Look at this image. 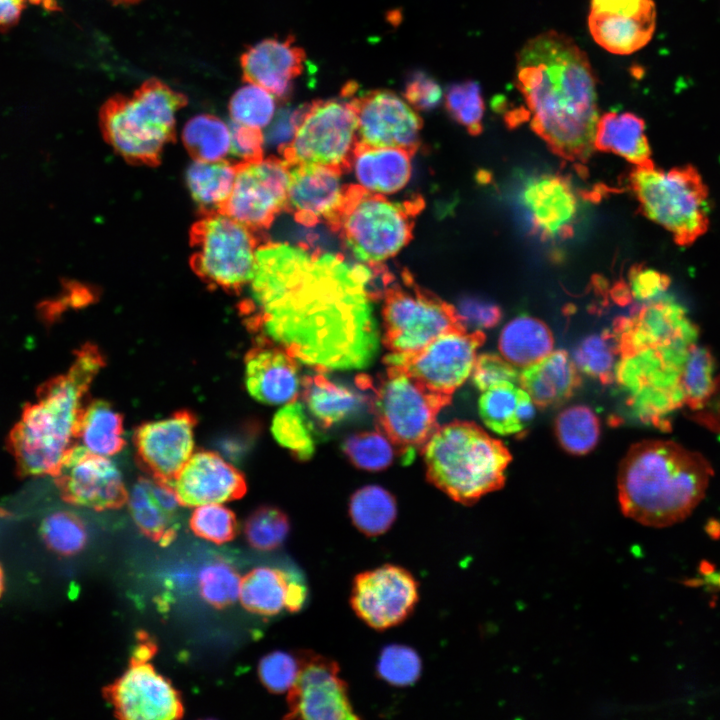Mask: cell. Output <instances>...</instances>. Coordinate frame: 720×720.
Masks as SVG:
<instances>
[{"label":"cell","instance_id":"1","mask_svg":"<svg viewBox=\"0 0 720 720\" xmlns=\"http://www.w3.org/2000/svg\"><path fill=\"white\" fill-rule=\"evenodd\" d=\"M374 267L302 244L258 245L244 287L248 327L317 371L367 367L380 344Z\"/></svg>","mask_w":720,"mask_h":720},{"label":"cell","instance_id":"2","mask_svg":"<svg viewBox=\"0 0 720 720\" xmlns=\"http://www.w3.org/2000/svg\"><path fill=\"white\" fill-rule=\"evenodd\" d=\"M516 82L536 134L560 157L586 160L599 115L596 79L585 52L564 34L541 33L521 48Z\"/></svg>","mask_w":720,"mask_h":720},{"label":"cell","instance_id":"3","mask_svg":"<svg viewBox=\"0 0 720 720\" xmlns=\"http://www.w3.org/2000/svg\"><path fill=\"white\" fill-rule=\"evenodd\" d=\"M711 475L712 468L702 455L675 442H638L619 465L621 510L645 526L673 525L701 502Z\"/></svg>","mask_w":720,"mask_h":720},{"label":"cell","instance_id":"4","mask_svg":"<svg viewBox=\"0 0 720 720\" xmlns=\"http://www.w3.org/2000/svg\"><path fill=\"white\" fill-rule=\"evenodd\" d=\"M103 367L98 347L84 344L65 373L39 386L36 400L25 405L8 436L19 475L53 476L73 446L84 397Z\"/></svg>","mask_w":720,"mask_h":720},{"label":"cell","instance_id":"5","mask_svg":"<svg viewBox=\"0 0 720 720\" xmlns=\"http://www.w3.org/2000/svg\"><path fill=\"white\" fill-rule=\"evenodd\" d=\"M423 453L429 481L465 505L500 489L511 461L501 441L475 423L459 420L438 426Z\"/></svg>","mask_w":720,"mask_h":720},{"label":"cell","instance_id":"6","mask_svg":"<svg viewBox=\"0 0 720 720\" xmlns=\"http://www.w3.org/2000/svg\"><path fill=\"white\" fill-rule=\"evenodd\" d=\"M186 97L160 80L145 81L130 96H114L100 114L113 149L134 162L157 160L175 134L177 112Z\"/></svg>","mask_w":720,"mask_h":720},{"label":"cell","instance_id":"7","mask_svg":"<svg viewBox=\"0 0 720 720\" xmlns=\"http://www.w3.org/2000/svg\"><path fill=\"white\" fill-rule=\"evenodd\" d=\"M629 180L641 212L668 231L679 246H689L705 234L708 190L696 168L638 166Z\"/></svg>","mask_w":720,"mask_h":720},{"label":"cell","instance_id":"8","mask_svg":"<svg viewBox=\"0 0 720 720\" xmlns=\"http://www.w3.org/2000/svg\"><path fill=\"white\" fill-rule=\"evenodd\" d=\"M357 383L371 391L377 427L407 463L438 427L437 415L451 401V397L428 390L395 366H387L376 380L360 376Z\"/></svg>","mask_w":720,"mask_h":720},{"label":"cell","instance_id":"9","mask_svg":"<svg viewBox=\"0 0 720 720\" xmlns=\"http://www.w3.org/2000/svg\"><path fill=\"white\" fill-rule=\"evenodd\" d=\"M351 186L335 225L346 248L357 262L375 267L397 255L409 242L413 209Z\"/></svg>","mask_w":720,"mask_h":720},{"label":"cell","instance_id":"10","mask_svg":"<svg viewBox=\"0 0 720 720\" xmlns=\"http://www.w3.org/2000/svg\"><path fill=\"white\" fill-rule=\"evenodd\" d=\"M253 231L224 210L208 212L193 229L194 270L218 288H243L258 247Z\"/></svg>","mask_w":720,"mask_h":720},{"label":"cell","instance_id":"11","mask_svg":"<svg viewBox=\"0 0 720 720\" xmlns=\"http://www.w3.org/2000/svg\"><path fill=\"white\" fill-rule=\"evenodd\" d=\"M357 116L347 95L305 105L296 133L283 151L292 164L348 168L358 145Z\"/></svg>","mask_w":720,"mask_h":720},{"label":"cell","instance_id":"12","mask_svg":"<svg viewBox=\"0 0 720 720\" xmlns=\"http://www.w3.org/2000/svg\"><path fill=\"white\" fill-rule=\"evenodd\" d=\"M381 314L382 343L390 353L417 351L439 335L464 327L453 306L416 287L388 288Z\"/></svg>","mask_w":720,"mask_h":720},{"label":"cell","instance_id":"13","mask_svg":"<svg viewBox=\"0 0 720 720\" xmlns=\"http://www.w3.org/2000/svg\"><path fill=\"white\" fill-rule=\"evenodd\" d=\"M484 339L483 331L459 327L439 335L417 351L389 353L384 362L386 366L402 369L428 390L451 397L471 376Z\"/></svg>","mask_w":720,"mask_h":720},{"label":"cell","instance_id":"14","mask_svg":"<svg viewBox=\"0 0 720 720\" xmlns=\"http://www.w3.org/2000/svg\"><path fill=\"white\" fill-rule=\"evenodd\" d=\"M513 204L529 232L543 240L569 237L578 215V199L567 178L535 173L520 178Z\"/></svg>","mask_w":720,"mask_h":720},{"label":"cell","instance_id":"15","mask_svg":"<svg viewBox=\"0 0 720 720\" xmlns=\"http://www.w3.org/2000/svg\"><path fill=\"white\" fill-rule=\"evenodd\" d=\"M290 165L263 156L241 163L223 210L251 228L262 229L286 208Z\"/></svg>","mask_w":720,"mask_h":720},{"label":"cell","instance_id":"16","mask_svg":"<svg viewBox=\"0 0 720 720\" xmlns=\"http://www.w3.org/2000/svg\"><path fill=\"white\" fill-rule=\"evenodd\" d=\"M418 599L414 576L401 566L385 564L354 578L350 603L364 623L385 630L407 619Z\"/></svg>","mask_w":720,"mask_h":720},{"label":"cell","instance_id":"17","mask_svg":"<svg viewBox=\"0 0 720 720\" xmlns=\"http://www.w3.org/2000/svg\"><path fill=\"white\" fill-rule=\"evenodd\" d=\"M298 677L288 691L285 718L305 720H355L348 686L339 665L331 658L303 651Z\"/></svg>","mask_w":720,"mask_h":720},{"label":"cell","instance_id":"18","mask_svg":"<svg viewBox=\"0 0 720 720\" xmlns=\"http://www.w3.org/2000/svg\"><path fill=\"white\" fill-rule=\"evenodd\" d=\"M62 499L95 510L116 509L127 502L121 472L106 456L72 446L53 474Z\"/></svg>","mask_w":720,"mask_h":720},{"label":"cell","instance_id":"19","mask_svg":"<svg viewBox=\"0 0 720 720\" xmlns=\"http://www.w3.org/2000/svg\"><path fill=\"white\" fill-rule=\"evenodd\" d=\"M354 92L353 83L343 90L356 111L360 144L412 152L416 149L422 120L405 99L389 90H372L358 96Z\"/></svg>","mask_w":720,"mask_h":720},{"label":"cell","instance_id":"20","mask_svg":"<svg viewBox=\"0 0 720 720\" xmlns=\"http://www.w3.org/2000/svg\"><path fill=\"white\" fill-rule=\"evenodd\" d=\"M148 661L131 659L124 674L104 688L105 699L120 719L181 718L183 705L180 694Z\"/></svg>","mask_w":720,"mask_h":720},{"label":"cell","instance_id":"21","mask_svg":"<svg viewBox=\"0 0 720 720\" xmlns=\"http://www.w3.org/2000/svg\"><path fill=\"white\" fill-rule=\"evenodd\" d=\"M341 171L317 164L290 165L286 208L303 224L335 227L351 189Z\"/></svg>","mask_w":720,"mask_h":720},{"label":"cell","instance_id":"22","mask_svg":"<svg viewBox=\"0 0 720 720\" xmlns=\"http://www.w3.org/2000/svg\"><path fill=\"white\" fill-rule=\"evenodd\" d=\"M196 417L188 410L140 425L134 434L140 463L154 478L171 483L193 454Z\"/></svg>","mask_w":720,"mask_h":720},{"label":"cell","instance_id":"23","mask_svg":"<svg viewBox=\"0 0 720 720\" xmlns=\"http://www.w3.org/2000/svg\"><path fill=\"white\" fill-rule=\"evenodd\" d=\"M171 485L180 504L188 507L236 500L247 490L242 473L212 451L192 454Z\"/></svg>","mask_w":720,"mask_h":720},{"label":"cell","instance_id":"24","mask_svg":"<svg viewBox=\"0 0 720 720\" xmlns=\"http://www.w3.org/2000/svg\"><path fill=\"white\" fill-rule=\"evenodd\" d=\"M306 55L292 37L265 39L245 51L240 59L247 83L268 90L277 99H286L293 81L303 72Z\"/></svg>","mask_w":720,"mask_h":720},{"label":"cell","instance_id":"25","mask_svg":"<svg viewBox=\"0 0 720 720\" xmlns=\"http://www.w3.org/2000/svg\"><path fill=\"white\" fill-rule=\"evenodd\" d=\"M245 385L248 393L267 405L295 400L301 387L298 361L271 344L258 343L245 356Z\"/></svg>","mask_w":720,"mask_h":720},{"label":"cell","instance_id":"26","mask_svg":"<svg viewBox=\"0 0 720 720\" xmlns=\"http://www.w3.org/2000/svg\"><path fill=\"white\" fill-rule=\"evenodd\" d=\"M127 502L133 520L145 536L161 545L174 540L181 504L171 483L154 477L141 478L132 487Z\"/></svg>","mask_w":720,"mask_h":720},{"label":"cell","instance_id":"27","mask_svg":"<svg viewBox=\"0 0 720 720\" xmlns=\"http://www.w3.org/2000/svg\"><path fill=\"white\" fill-rule=\"evenodd\" d=\"M412 151L397 147L366 146L358 143L348 168L356 187L388 196L402 190L412 174Z\"/></svg>","mask_w":720,"mask_h":720},{"label":"cell","instance_id":"28","mask_svg":"<svg viewBox=\"0 0 720 720\" xmlns=\"http://www.w3.org/2000/svg\"><path fill=\"white\" fill-rule=\"evenodd\" d=\"M579 383V370L564 350H553L538 362L521 369L519 375V385L538 407L563 402Z\"/></svg>","mask_w":720,"mask_h":720},{"label":"cell","instance_id":"29","mask_svg":"<svg viewBox=\"0 0 720 720\" xmlns=\"http://www.w3.org/2000/svg\"><path fill=\"white\" fill-rule=\"evenodd\" d=\"M478 406L485 425L500 435L524 431L536 407L528 393L516 383H504L483 391Z\"/></svg>","mask_w":720,"mask_h":720},{"label":"cell","instance_id":"30","mask_svg":"<svg viewBox=\"0 0 720 720\" xmlns=\"http://www.w3.org/2000/svg\"><path fill=\"white\" fill-rule=\"evenodd\" d=\"M594 148L613 152L635 167L653 164L644 121L630 112H607L599 117Z\"/></svg>","mask_w":720,"mask_h":720},{"label":"cell","instance_id":"31","mask_svg":"<svg viewBox=\"0 0 720 720\" xmlns=\"http://www.w3.org/2000/svg\"><path fill=\"white\" fill-rule=\"evenodd\" d=\"M553 346L549 327L528 315L510 320L500 332L498 340L500 355L519 370L547 356L553 351Z\"/></svg>","mask_w":720,"mask_h":720},{"label":"cell","instance_id":"32","mask_svg":"<svg viewBox=\"0 0 720 720\" xmlns=\"http://www.w3.org/2000/svg\"><path fill=\"white\" fill-rule=\"evenodd\" d=\"M76 439L92 453L117 454L125 445L122 416L108 402L94 400L83 407Z\"/></svg>","mask_w":720,"mask_h":720},{"label":"cell","instance_id":"33","mask_svg":"<svg viewBox=\"0 0 720 720\" xmlns=\"http://www.w3.org/2000/svg\"><path fill=\"white\" fill-rule=\"evenodd\" d=\"M296 576L286 571L259 567L241 581L240 600L248 611L273 616L287 608L288 596Z\"/></svg>","mask_w":720,"mask_h":720},{"label":"cell","instance_id":"34","mask_svg":"<svg viewBox=\"0 0 720 720\" xmlns=\"http://www.w3.org/2000/svg\"><path fill=\"white\" fill-rule=\"evenodd\" d=\"M237 167L223 160L194 159L185 182L192 199L208 212L223 210L233 188Z\"/></svg>","mask_w":720,"mask_h":720},{"label":"cell","instance_id":"35","mask_svg":"<svg viewBox=\"0 0 720 720\" xmlns=\"http://www.w3.org/2000/svg\"><path fill=\"white\" fill-rule=\"evenodd\" d=\"M302 397L309 412L329 427L349 416L359 405V396L318 371L301 379Z\"/></svg>","mask_w":720,"mask_h":720},{"label":"cell","instance_id":"36","mask_svg":"<svg viewBox=\"0 0 720 720\" xmlns=\"http://www.w3.org/2000/svg\"><path fill=\"white\" fill-rule=\"evenodd\" d=\"M588 26L593 39L607 51L627 55L644 47L652 38L656 14L616 19L589 14Z\"/></svg>","mask_w":720,"mask_h":720},{"label":"cell","instance_id":"37","mask_svg":"<svg viewBox=\"0 0 720 720\" xmlns=\"http://www.w3.org/2000/svg\"><path fill=\"white\" fill-rule=\"evenodd\" d=\"M353 525L366 536H378L390 529L397 515L394 496L377 485L364 486L353 493L349 502Z\"/></svg>","mask_w":720,"mask_h":720},{"label":"cell","instance_id":"38","mask_svg":"<svg viewBox=\"0 0 720 720\" xmlns=\"http://www.w3.org/2000/svg\"><path fill=\"white\" fill-rule=\"evenodd\" d=\"M182 140L194 159H227L231 149V125L215 115L199 114L184 125Z\"/></svg>","mask_w":720,"mask_h":720},{"label":"cell","instance_id":"39","mask_svg":"<svg viewBox=\"0 0 720 720\" xmlns=\"http://www.w3.org/2000/svg\"><path fill=\"white\" fill-rule=\"evenodd\" d=\"M555 433L563 449L573 455H584L598 443L600 421L589 407L573 405L557 416Z\"/></svg>","mask_w":720,"mask_h":720},{"label":"cell","instance_id":"40","mask_svg":"<svg viewBox=\"0 0 720 720\" xmlns=\"http://www.w3.org/2000/svg\"><path fill=\"white\" fill-rule=\"evenodd\" d=\"M717 384L713 377L711 354L704 348L692 345L687 352L680 376L683 402L691 409L703 408Z\"/></svg>","mask_w":720,"mask_h":720},{"label":"cell","instance_id":"41","mask_svg":"<svg viewBox=\"0 0 720 720\" xmlns=\"http://www.w3.org/2000/svg\"><path fill=\"white\" fill-rule=\"evenodd\" d=\"M271 431L277 442L299 459L306 460L313 455L315 445L311 425L300 402L294 400L284 404L272 420Z\"/></svg>","mask_w":720,"mask_h":720},{"label":"cell","instance_id":"42","mask_svg":"<svg viewBox=\"0 0 720 720\" xmlns=\"http://www.w3.org/2000/svg\"><path fill=\"white\" fill-rule=\"evenodd\" d=\"M277 98L256 84L239 88L229 102L231 123L263 131L276 113Z\"/></svg>","mask_w":720,"mask_h":720},{"label":"cell","instance_id":"43","mask_svg":"<svg viewBox=\"0 0 720 720\" xmlns=\"http://www.w3.org/2000/svg\"><path fill=\"white\" fill-rule=\"evenodd\" d=\"M618 356L614 335L604 333L584 338L572 359L580 372L609 383L614 379Z\"/></svg>","mask_w":720,"mask_h":720},{"label":"cell","instance_id":"44","mask_svg":"<svg viewBox=\"0 0 720 720\" xmlns=\"http://www.w3.org/2000/svg\"><path fill=\"white\" fill-rule=\"evenodd\" d=\"M40 533L46 546L51 551L63 556L79 553L85 547L88 539L83 521L68 511L49 514L41 524Z\"/></svg>","mask_w":720,"mask_h":720},{"label":"cell","instance_id":"45","mask_svg":"<svg viewBox=\"0 0 720 720\" xmlns=\"http://www.w3.org/2000/svg\"><path fill=\"white\" fill-rule=\"evenodd\" d=\"M343 450L355 466L367 471L385 469L397 454L392 442L379 429L351 435L345 440Z\"/></svg>","mask_w":720,"mask_h":720},{"label":"cell","instance_id":"46","mask_svg":"<svg viewBox=\"0 0 720 720\" xmlns=\"http://www.w3.org/2000/svg\"><path fill=\"white\" fill-rule=\"evenodd\" d=\"M290 531L287 515L272 506H261L253 511L244 525L248 543L259 551H271L280 547Z\"/></svg>","mask_w":720,"mask_h":720},{"label":"cell","instance_id":"47","mask_svg":"<svg viewBox=\"0 0 720 720\" xmlns=\"http://www.w3.org/2000/svg\"><path fill=\"white\" fill-rule=\"evenodd\" d=\"M202 598L211 606L224 608L234 603L239 594V574L230 564L222 560L205 565L198 576Z\"/></svg>","mask_w":720,"mask_h":720},{"label":"cell","instance_id":"48","mask_svg":"<svg viewBox=\"0 0 720 720\" xmlns=\"http://www.w3.org/2000/svg\"><path fill=\"white\" fill-rule=\"evenodd\" d=\"M376 671L378 676L396 687L413 685L420 677L422 662L418 653L402 644H390L379 654Z\"/></svg>","mask_w":720,"mask_h":720},{"label":"cell","instance_id":"49","mask_svg":"<svg viewBox=\"0 0 720 720\" xmlns=\"http://www.w3.org/2000/svg\"><path fill=\"white\" fill-rule=\"evenodd\" d=\"M445 106L450 115L472 135L482 131L484 102L477 82L468 80L449 86Z\"/></svg>","mask_w":720,"mask_h":720},{"label":"cell","instance_id":"50","mask_svg":"<svg viewBox=\"0 0 720 720\" xmlns=\"http://www.w3.org/2000/svg\"><path fill=\"white\" fill-rule=\"evenodd\" d=\"M189 524L195 535L215 544L231 541L238 530L234 513L219 503L197 506Z\"/></svg>","mask_w":720,"mask_h":720},{"label":"cell","instance_id":"51","mask_svg":"<svg viewBox=\"0 0 720 720\" xmlns=\"http://www.w3.org/2000/svg\"><path fill=\"white\" fill-rule=\"evenodd\" d=\"M301 667V656L286 651H273L258 664V676L271 693L280 694L295 683Z\"/></svg>","mask_w":720,"mask_h":720},{"label":"cell","instance_id":"52","mask_svg":"<svg viewBox=\"0 0 720 720\" xmlns=\"http://www.w3.org/2000/svg\"><path fill=\"white\" fill-rule=\"evenodd\" d=\"M520 370L501 355H478L471 373L473 384L481 392L504 383L519 384Z\"/></svg>","mask_w":720,"mask_h":720},{"label":"cell","instance_id":"53","mask_svg":"<svg viewBox=\"0 0 720 720\" xmlns=\"http://www.w3.org/2000/svg\"><path fill=\"white\" fill-rule=\"evenodd\" d=\"M626 290L631 298L646 303L661 298L670 285V279L664 273L637 265L631 268Z\"/></svg>","mask_w":720,"mask_h":720},{"label":"cell","instance_id":"54","mask_svg":"<svg viewBox=\"0 0 720 720\" xmlns=\"http://www.w3.org/2000/svg\"><path fill=\"white\" fill-rule=\"evenodd\" d=\"M304 110L305 105L276 111L270 124L262 131L264 146L274 147L283 152L291 143Z\"/></svg>","mask_w":720,"mask_h":720},{"label":"cell","instance_id":"55","mask_svg":"<svg viewBox=\"0 0 720 720\" xmlns=\"http://www.w3.org/2000/svg\"><path fill=\"white\" fill-rule=\"evenodd\" d=\"M456 309V308H455ZM461 324L471 331L494 327L501 319L500 308L480 298H464L456 309Z\"/></svg>","mask_w":720,"mask_h":720},{"label":"cell","instance_id":"56","mask_svg":"<svg viewBox=\"0 0 720 720\" xmlns=\"http://www.w3.org/2000/svg\"><path fill=\"white\" fill-rule=\"evenodd\" d=\"M405 100L417 110H431L442 100L440 85L424 72L410 76L404 89Z\"/></svg>","mask_w":720,"mask_h":720},{"label":"cell","instance_id":"57","mask_svg":"<svg viewBox=\"0 0 720 720\" xmlns=\"http://www.w3.org/2000/svg\"><path fill=\"white\" fill-rule=\"evenodd\" d=\"M590 14L617 19L656 14L652 0H591Z\"/></svg>","mask_w":720,"mask_h":720},{"label":"cell","instance_id":"58","mask_svg":"<svg viewBox=\"0 0 720 720\" xmlns=\"http://www.w3.org/2000/svg\"><path fill=\"white\" fill-rule=\"evenodd\" d=\"M230 156L241 163L259 158L264 149L261 130L231 123Z\"/></svg>","mask_w":720,"mask_h":720},{"label":"cell","instance_id":"59","mask_svg":"<svg viewBox=\"0 0 720 720\" xmlns=\"http://www.w3.org/2000/svg\"><path fill=\"white\" fill-rule=\"evenodd\" d=\"M42 1L44 0H0V30L14 26L28 2L40 3Z\"/></svg>","mask_w":720,"mask_h":720},{"label":"cell","instance_id":"60","mask_svg":"<svg viewBox=\"0 0 720 720\" xmlns=\"http://www.w3.org/2000/svg\"><path fill=\"white\" fill-rule=\"evenodd\" d=\"M4 587H5L4 573H3L2 567L0 565V597L2 596V594L4 592Z\"/></svg>","mask_w":720,"mask_h":720},{"label":"cell","instance_id":"61","mask_svg":"<svg viewBox=\"0 0 720 720\" xmlns=\"http://www.w3.org/2000/svg\"><path fill=\"white\" fill-rule=\"evenodd\" d=\"M114 1H117L119 3H130V2H134L135 0H114Z\"/></svg>","mask_w":720,"mask_h":720}]
</instances>
